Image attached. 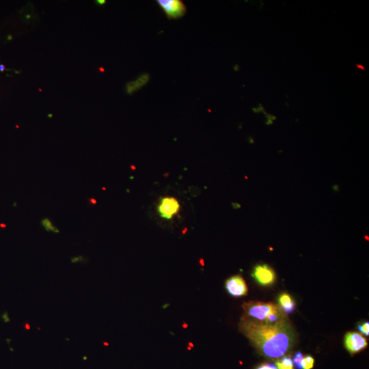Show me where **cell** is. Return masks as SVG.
Wrapping results in <instances>:
<instances>
[{
  "label": "cell",
  "instance_id": "6da1fadb",
  "mask_svg": "<svg viewBox=\"0 0 369 369\" xmlns=\"http://www.w3.org/2000/svg\"><path fill=\"white\" fill-rule=\"evenodd\" d=\"M239 330L249 338L259 354L271 359L281 358L294 344L295 334L289 321L270 324L242 317Z\"/></svg>",
  "mask_w": 369,
  "mask_h": 369
},
{
  "label": "cell",
  "instance_id": "7a4b0ae2",
  "mask_svg": "<svg viewBox=\"0 0 369 369\" xmlns=\"http://www.w3.org/2000/svg\"><path fill=\"white\" fill-rule=\"evenodd\" d=\"M242 308L244 310V317L259 322L276 324L289 321L279 306L274 303L251 301L244 302Z\"/></svg>",
  "mask_w": 369,
  "mask_h": 369
},
{
  "label": "cell",
  "instance_id": "3957f363",
  "mask_svg": "<svg viewBox=\"0 0 369 369\" xmlns=\"http://www.w3.org/2000/svg\"><path fill=\"white\" fill-rule=\"evenodd\" d=\"M344 347L351 355H355L366 349L368 340L360 333L349 332L344 336Z\"/></svg>",
  "mask_w": 369,
  "mask_h": 369
},
{
  "label": "cell",
  "instance_id": "277c9868",
  "mask_svg": "<svg viewBox=\"0 0 369 369\" xmlns=\"http://www.w3.org/2000/svg\"><path fill=\"white\" fill-rule=\"evenodd\" d=\"M158 5L170 20L181 18L186 12V7L179 0H158Z\"/></svg>",
  "mask_w": 369,
  "mask_h": 369
},
{
  "label": "cell",
  "instance_id": "5b68a950",
  "mask_svg": "<svg viewBox=\"0 0 369 369\" xmlns=\"http://www.w3.org/2000/svg\"><path fill=\"white\" fill-rule=\"evenodd\" d=\"M252 276L262 286H270L276 281V275L273 269L268 265H258L254 268Z\"/></svg>",
  "mask_w": 369,
  "mask_h": 369
},
{
  "label": "cell",
  "instance_id": "8992f818",
  "mask_svg": "<svg viewBox=\"0 0 369 369\" xmlns=\"http://www.w3.org/2000/svg\"><path fill=\"white\" fill-rule=\"evenodd\" d=\"M225 288L229 294L236 298L245 296L249 292L247 284L240 275L233 276L227 279Z\"/></svg>",
  "mask_w": 369,
  "mask_h": 369
},
{
  "label": "cell",
  "instance_id": "52a82bcc",
  "mask_svg": "<svg viewBox=\"0 0 369 369\" xmlns=\"http://www.w3.org/2000/svg\"><path fill=\"white\" fill-rule=\"evenodd\" d=\"M180 209L179 201L172 197L162 198L158 206V212L162 218L170 219L177 214Z\"/></svg>",
  "mask_w": 369,
  "mask_h": 369
},
{
  "label": "cell",
  "instance_id": "ba28073f",
  "mask_svg": "<svg viewBox=\"0 0 369 369\" xmlns=\"http://www.w3.org/2000/svg\"><path fill=\"white\" fill-rule=\"evenodd\" d=\"M279 308L285 314H290L294 311L295 302L292 297L287 293H283L278 297Z\"/></svg>",
  "mask_w": 369,
  "mask_h": 369
},
{
  "label": "cell",
  "instance_id": "9c48e42d",
  "mask_svg": "<svg viewBox=\"0 0 369 369\" xmlns=\"http://www.w3.org/2000/svg\"><path fill=\"white\" fill-rule=\"evenodd\" d=\"M276 366L278 369H294L292 359L285 355L276 361Z\"/></svg>",
  "mask_w": 369,
  "mask_h": 369
},
{
  "label": "cell",
  "instance_id": "30bf717a",
  "mask_svg": "<svg viewBox=\"0 0 369 369\" xmlns=\"http://www.w3.org/2000/svg\"><path fill=\"white\" fill-rule=\"evenodd\" d=\"M149 80V77L147 75H143L141 78L138 79V80L134 81V82L130 83V85L128 86V91L130 93H132V92L135 91L137 89L141 88L143 85H145L147 81Z\"/></svg>",
  "mask_w": 369,
  "mask_h": 369
},
{
  "label": "cell",
  "instance_id": "8fae6325",
  "mask_svg": "<svg viewBox=\"0 0 369 369\" xmlns=\"http://www.w3.org/2000/svg\"><path fill=\"white\" fill-rule=\"evenodd\" d=\"M41 224L42 225L43 228H44L47 232L53 231L55 232V233H59L60 232V230H58V228H56V226H54L50 219L47 218V217H45V218H43L42 220H41Z\"/></svg>",
  "mask_w": 369,
  "mask_h": 369
},
{
  "label": "cell",
  "instance_id": "7c38bea8",
  "mask_svg": "<svg viewBox=\"0 0 369 369\" xmlns=\"http://www.w3.org/2000/svg\"><path fill=\"white\" fill-rule=\"evenodd\" d=\"M315 364V359L310 355H306L303 358L302 369H313Z\"/></svg>",
  "mask_w": 369,
  "mask_h": 369
},
{
  "label": "cell",
  "instance_id": "4fadbf2b",
  "mask_svg": "<svg viewBox=\"0 0 369 369\" xmlns=\"http://www.w3.org/2000/svg\"><path fill=\"white\" fill-rule=\"evenodd\" d=\"M304 355L300 351L296 352L293 357V362L295 365V368L302 369V363Z\"/></svg>",
  "mask_w": 369,
  "mask_h": 369
},
{
  "label": "cell",
  "instance_id": "5bb4252c",
  "mask_svg": "<svg viewBox=\"0 0 369 369\" xmlns=\"http://www.w3.org/2000/svg\"><path fill=\"white\" fill-rule=\"evenodd\" d=\"M358 330L362 334L368 336L369 335V323L368 322L360 323L358 324Z\"/></svg>",
  "mask_w": 369,
  "mask_h": 369
},
{
  "label": "cell",
  "instance_id": "9a60e30c",
  "mask_svg": "<svg viewBox=\"0 0 369 369\" xmlns=\"http://www.w3.org/2000/svg\"><path fill=\"white\" fill-rule=\"evenodd\" d=\"M256 369H278L273 363H264L257 367Z\"/></svg>",
  "mask_w": 369,
  "mask_h": 369
},
{
  "label": "cell",
  "instance_id": "2e32d148",
  "mask_svg": "<svg viewBox=\"0 0 369 369\" xmlns=\"http://www.w3.org/2000/svg\"><path fill=\"white\" fill-rule=\"evenodd\" d=\"M84 258L83 257L79 256L77 257H74V258L71 259V262L72 263H78L80 262V261H84Z\"/></svg>",
  "mask_w": 369,
  "mask_h": 369
},
{
  "label": "cell",
  "instance_id": "e0dca14e",
  "mask_svg": "<svg viewBox=\"0 0 369 369\" xmlns=\"http://www.w3.org/2000/svg\"><path fill=\"white\" fill-rule=\"evenodd\" d=\"M89 202H90V204H91V205H94V204H96V200L94 199V198H90V199H89Z\"/></svg>",
  "mask_w": 369,
  "mask_h": 369
},
{
  "label": "cell",
  "instance_id": "ac0fdd59",
  "mask_svg": "<svg viewBox=\"0 0 369 369\" xmlns=\"http://www.w3.org/2000/svg\"><path fill=\"white\" fill-rule=\"evenodd\" d=\"M106 3L105 1H96V3L100 5H103Z\"/></svg>",
  "mask_w": 369,
  "mask_h": 369
},
{
  "label": "cell",
  "instance_id": "d6986e66",
  "mask_svg": "<svg viewBox=\"0 0 369 369\" xmlns=\"http://www.w3.org/2000/svg\"><path fill=\"white\" fill-rule=\"evenodd\" d=\"M25 325H26V330H30V325L29 324H28V323H26V324Z\"/></svg>",
  "mask_w": 369,
  "mask_h": 369
}]
</instances>
